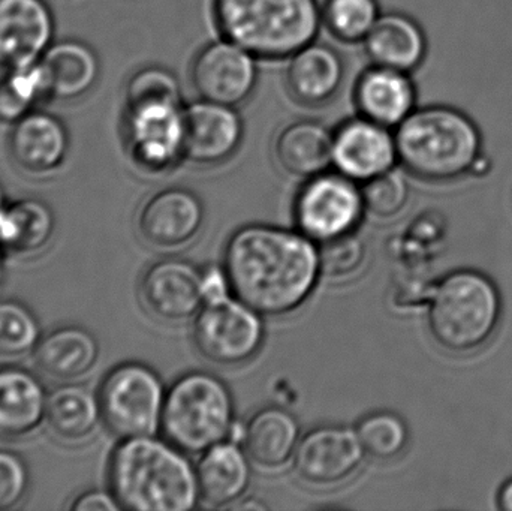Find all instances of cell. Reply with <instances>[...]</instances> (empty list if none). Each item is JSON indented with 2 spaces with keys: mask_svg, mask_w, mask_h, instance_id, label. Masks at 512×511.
<instances>
[{
  "mask_svg": "<svg viewBox=\"0 0 512 511\" xmlns=\"http://www.w3.org/2000/svg\"><path fill=\"white\" fill-rule=\"evenodd\" d=\"M237 299L262 317H285L315 293L322 276L315 240L300 230L243 225L225 245L224 264Z\"/></svg>",
  "mask_w": 512,
  "mask_h": 511,
  "instance_id": "obj_1",
  "label": "cell"
},
{
  "mask_svg": "<svg viewBox=\"0 0 512 511\" xmlns=\"http://www.w3.org/2000/svg\"><path fill=\"white\" fill-rule=\"evenodd\" d=\"M186 455L167 438H123L108 462V485L122 510L197 509V470Z\"/></svg>",
  "mask_w": 512,
  "mask_h": 511,
  "instance_id": "obj_2",
  "label": "cell"
},
{
  "mask_svg": "<svg viewBox=\"0 0 512 511\" xmlns=\"http://www.w3.org/2000/svg\"><path fill=\"white\" fill-rule=\"evenodd\" d=\"M394 135L399 164L423 182H453L469 176L484 153L477 123L450 105L415 108Z\"/></svg>",
  "mask_w": 512,
  "mask_h": 511,
  "instance_id": "obj_3",
  "label": "cell"
},
{
  "mask_svg": "<svg viewBox=\"0 0 512 511\" xmlns=\"http://www.w3.org/2000/svg\"><path fill=\"white\" fill-rule=\"evenodd\" d=\"M219 35L261 60H285L316 41L318 0H212Z\"/></svg>",
  "mask_w": 512,
  "mask_h": 511,
  "instance_id": "obj_4",
  "label": "cell"
},
{
  "mask_svg": "<svg viewBox=\"0 0 512 511\" xmlns=\"http://www.w3.org/2000/svg\"><path fill=\"white\" fill-rule=\"evenodd\" d=\"M427 303L430 336L447 353H475L489 344L501 324V291L478 270L448 273L432 288Z\"/></svg>",
  "mask_w": 512,
  "mask_h": 511,
  "instance_id": "obj_5",
  "label": "cell"
},
{
  "mask_svg": "<svg viewBox=\"0 0 512 511\" xmlns=\"http://www.w3.org/2000/svg\"><path fill=\"white\" fill-rule=\"evenodd\" d=\"M236 426L233 393L218 375L188 372L167 390L161 431L188 455H201L210 447L231 440Z\"/></svg>",
  "mask_w": 512,
  "mask_h": 511,
  "instance_id": "obj_6",
  "label": "cell"
},
{
  "mask_svg": "<svg viewBox=\"0 0 512 511\" xmlns=\"http://www.w3.org/2000/svg\"><path fill=\"white\" fill-rule=\"evenodd\" d=\"M186 104L177 99L125 102L122 140L132 164L147 174H165L185 161Z\"/></svg>",
  "mask_w": 512,
  "mask_h": 511,
  "instance_id": "obj_7",
  "label": "cell"
},
{
  "mask_svg": "<svg viewBox=\"0 0 512 511\" xmlns=\"http://www.w3.org/2000/svg\"><path fill=\"white\" fill-rule=\"evenodd\" d=\"M165 396L155 369L138 362L117 365L99 386L102 423L120 440L152 437L161 431Z\"/></svg>",
  "mask_w": 512,
  "mask_h": 511,
  "instance_id": "obj_8",
  "label": "cell"
},
{
  "mask_svg": "<svg viewBox=\"0 0 512 511\" xmlns=\"http://www.w3.org/2000/svg\"><path fill=\"white\" fill-rule=\"evenodd\" d=\"M264 341L262 315L236 296L204 303L195 317V347L212 365H245L258 356Z\"/></svg>",
  "mask_w": 512,
  "mask_h": 511,
  "instance_id": "obj_9",
  "label": "cell"
},
{
  "mask_svg": "<svg viewBox=\"0 0 512 511\" xmlns=\"http://www.w3.org/2000/svg\"><path fill=\"white\" fill-rule=\"evenodd\" d=\"M364 213L360 183L336 170L304 179L295 195V224L316 243L354 233Z\"/></svg>",
  "mask_w": 512,
  "mask_h": 511,
  "instance_id": "obj_10",
  "label": "cell"
},
{
  "mask_svg": "<svg viewBox=\"0 0 512 511\" xmlns=\"http://www.w3.org/2000/svg\"><path fill=\"white\" fill-rule=\"evenodd\" d=\"M258 60L245 48L221 36L198 50L189 78L198 98L239 108L255 95Z\"/></svg>",
  "mask_w": 512,
  "mask_h": 511,
  "instance_id": "obj_11",
  "label": "cell"
},
{
  "mask_svg": "<svg viewBox=\"0 0 512 511\" xmlns=\"http://www.w3.org/2000/svg\"><path fill=\"white\" fill-rule=\"evenodd\" d=\"M364 458L355 429L324 425L301 435L292 462L301 482L313 488H331L354 476Z\"/></svg>",
  "mask_w": 512,
  "mask_h": 511,
  "instance_id": "obj_12",
  "label": "cell"
},
{
  "mask_svg": "<svg viewBox=\"0 0 512 511\" xmlns=\"http://www.w3.org/2000/svg\"><path fill=\"white\" fill-rule=\"evenodd\" d=\"M144 308L165 323H183L197 317L204 306L203 269L183 258H161L140 279Z\"/></svg>",
  "mask_w": 512,
  "mask_h": 511,
  "instance_id": "obj_13",
  "label": "cell"
},
{
  "mask_svg": "<svg viewBox=\"0 0 512 511\" xmlns=\"http://www.w3.org/2000/svg\"><path fill=\"white\" fill-rule=\"evenodd\" d=\"M399 164L393 129L366 117H349L333 129L331 167L343 176L364 183Z\"/></svg>",
  "mask_w": 512,
  "mask_h": 511,
  "instance_id": "obj_14",
  "label": "cell"
},
{
  "mask_svg": "<svg viewBox=\"0 0 512 511\" xmlns=\"http://www.w3.org/2000/svg\"><path fill=\"white\" fill-rule=\"evenodd\" d=\"M206 207L191 189L170 186L150 195L137 216L141 239L156 249L191 245L203 230Z\"/></svg>",
  "mask_w": 512,
  "mask_h": 511,
  "instance_id": "obj_15",
  "label": "cell"
},
{
  "mask_svg": "<svg viewBox=\"0 0 512 511\" xmlns=\"http://www.w3.org/2000/svg\"><path fill=\"white\" fill-rule=\"evenodd\" d=\"M185 161L218 167L233 159L245 140V123L236 107L198 99L185 108Z\"/></svg>",
  "mask_w": 512,
  "mask_h": 511,
  "instance_id": "obj_16",
  "label": "cell"
},
{
  "mask_svg": "<svg viewBox=\"0 0 512 511\" xmlns=\"http://www.w3.org/2000/svg\"><path fill=\"white\" fill-rule=\"evenodd\" d=\"M54 30L47 0H0V69L38 63L54 42Z\"/></svg>",
  "mask_w": 512,
  "mask_h": 511,
  "instance_id": "obj_17",
  "label": "cell"
},
{
  "mask_svg": "<svg viewBox=\"0 0 512 511\" xmlns=\"http://www.w3.org/2000/svg\"><path fill=\"white\" fill-rule=\"evenodd\" d=\"M9 158L24 173L44 176L63 167L71 149L68 126L60 117L35 110L11 125Z\"/></svg>",
  "mask_w": 512,
  "mask_h": 511,
  "instance_id": "obj_18",
  "label": "cell"
},
{
  "mask_svg": "<svg viewBox=\"0 0 512 511\" xmlns=\"http://www.w3.org/2000/svg\"><path fill=\"white\" fill-rule=\"evenodd\" d=\"M345 78L342 54L331 45L313 41L289 57L285 86L297 104L319 108L336 101Z\"/></svg>",
  "mask_w": 512,
  "mask_h": 511,
  "instance_id": "obj_19",
  "label": "cell"
},
{
  "mask_svg": "<svg viewBox=\"0 0 512 511\" xmlns=\"http://www.w3.org/2000/svg\"><path fill=\"white\" fill-rule=\"evenodd\" d=\"M354 104L360 116L394 131L417 108V86L408 72L370 65L357 78Z\"/></svg>",
  "mask_w": 512,
  "mask_h": 511,
  "instance_id": "obj_20",
  "label": "cell"
},
{
  "mask_svg": "<svg viewBox=\"0 0 512 511\" xmlns=\"http://www.w3.org/2000/svg\"><path fill=\"white\" fill-rule=\"evenodd\" d=\"M39 63L53 101H78L89 95L101 78L98 53L92 45L80 39L53 42Z\"/></svg>",
  "mask_w": 512,
  "mask_h": 511,
  "instance_id": "obj_21",
  "label": "cell"
},
{
  "mask_svg": "<svg viewBox=\"0 0 512 511\" xmlns=\"http://www.w3.org/2000/svg\"><path fill=\"white\" fill-rule=\"evenodd\" d=\"M201 500L212 507H234L252 482V461L245 447L225 440L201 453L197 467Z\"/></svg>",
  "mask_w": 512,
  "mask_h": 511,
  "instance_id": "obj_22",
  "label": "cell"
},
{
  "mask_svg": "<svg viewBox=\"0 0 512 511\" xmlns=\"http://www.w3.org/2000/svg\"><path fill=\"white\" fill-rule=\"evenodd\" d=\"M363 44L372 65L408 74L423 65L429 51L423 27L403 12L382 14Z\"/></svg>",
  "mask_w": 512,
  "mask_h": 511,
  "instance_id": "obj_23",
  "label": "cell"
},
{
  "mask_svg": "<svg viewBox=\"0 0 512 511\" xmlns=\"http://www.w3.org/2000/svg\"><path fill=\"white\" fill-rule=\"evenodd\" d=\"M42 381L21 366H0V438L17 440L35 432L47 414Z\"/></svg>",
  "mask_w": 512,
  "mask_h": 511,
  "instance_id": "obj_24",
  "label": "cell"
},
{
  "mask_svg": "<svg viewBox=\"0 0 512 511\" xmlns=\"http://www.w3.org/2000/svg\"><path fill=\"white\" fill-rule=\"evenodd\" d=\"M333 129L315 119H298L279 129L273 156L289 176L309 179L331 167Z\"/></svg>",
  "mask_w": 512,
  "mask_h": 511,
  "instance_id": "obj_25",
  "label": "cell"
},
{
  "mask_svg": "<svg viewBox=\"0 0 512 511\" xmlns=\"http://www.w3.org/2000/svg\"><path fill=\"white\" fill-rule=\"evenodd\" d=\"M242 440L252 464L279 470L294 458L301 440L300 423L291 411L268 405L249 417Z\"/></svg>",
  "mask_w": 512,
  "mask_h": 511,
  "instance_id": "obj_26",
  "label": "cell"
},
{
  "mask_svg": "<svg viewBox=\"0 0 512 511\" xmlns=\"http://www.w3.org/2000/svg\"><path fill=\"white\" fill-rule=\"evenodd\" d=\"M35 362L48 377L80 380L93 371L101 347L92 332L80 326H63L42 336L36 345Z\"/></svg>",
  "mask_w": 512,
  "mask_h": 511,
  "instance_id": "obj_27",
  "label": "cell"
},
{
  "mask_svg": "<svg viewBox=\"0 0 512 511\" xmlns=\"http://www.w3.org/2000/svg\"><path fill=\"white\" fill-rule=\"evenodd\" d=\"M54 231L53 210L39 198H21L0 209V248L5 252L36 254L51 242Z\"/></svg>",
  "mask_w": 512,
  "mask_h": 511,
  "instance_id": "obj_28",
  "label": "cell"
},
{
  "mask_svg": "<svg viewBox=\"0 0 512 511\" xmlns=\"http://www.w3.org/2000/svg\"><path fill=\"white\" fill-rule=\"evenodd\" d=\"M45 420L63 440H86L102 422L98 393L80 384L57 387L48 395Z\"/></svg>",
  "mask_w": 512,
  "mask_h": 511,
  "instance_id": "obj_29",
  "label": "cell"
},
{
  "mask_svg": "<svg viewBox=\"0 0 512 511\" xmlns=\"http://www.w3.org/2000/svg\"><path fill=\"white\" fill-rule=\"evenodd\" d=\"M50 99L41 63L6 69L0 77V123L14 125Z\"/></svg>",
  "mask_w": 512,
  "mask_h": 511,
  "instance_id": "obj_30",
  "label": "cell"
},
{
  "mask_svg": "<svg viewBox=\"0 0 512 511\" xmlns=\"http://www.w3.org/2000/svg\"><path fill=\"white\" fill-rule=\"evenodd\" d=\"M358 440L366 458L376 462H391L406 452L411 440L408 425L393 411H375L358 422Z\"/></svg>",
  "mask_w": 512,
  "mask_h": 511,
  "instance_id": "obj_31",
  "label": "cell"
},
{
  "mask_svg": "<svg viewBox=\"0 0 512 511\" xmlns=\"http://www.w3.org/2000/svg\"><path fill=\"white\" fill-rule=\"evenodd\" d=\"M378 0H325L322 24L337 41L364 42L381 17Z\"/></svg>",
  "mask_w": 512,
  "mask_h": 511,
  "instance_id": "obj_32",
  "label": "cell"
},
{
  "mask_svg": "<svg viewBox=\"0 0 512 511\" xmlns=\"http://www.w3.org/2000/svg\"><path fill=\"white\" fill-rule=\"evenodd\" d=\"M41 338V324L29 306L14 299H0V356L33 353Z\"/></svg>",
  "mask_w": 512,
  "mask_h": 511,
  "instance_id": "obj_33",
  "label": "cell"
},
{
  "mask_svg": "<svg viewBox=\"0 0 512 511\" xmlns=\"http://www.w3.org/2000/svg\"><path fill=\"white\" fill-rule=\"evenodd\" d=\"M366 212L376 218L390 219L399 215L409 201L411 189L402 171L393 170L361 183Z\"/></svg>",
  "mask_w": 512,
  "mask_h": 511,
  "instance_id": "obj_34",
  "label": "cell"
},
{
  "mask_svg": "<svg viewBox=\"0 0 512 511\" xmlns=\"http://www.w3.org/2000/svg\"><path fill=\"white\" fill-rule=\"evenodd\" d=\"M322 275L333 281H346L363 270L367 260L366 242L357 231L318 243Z\"/></svg>",
  "mask_w": 512,
  "mask_h": 511,
  "instance_id": "obj_35",
  "label": "cell"
},
{
  "mask_svg": "<svg viewBox=\"0 0 512 511\" xmlns=\"http://www.w3.org/2000/svg\"><path fill=\"white\" fill-rule=\"evenodd\" d=\"M146 99H177L183 101L182 84L171 69L162 65H146L129 77L125 87V102Z\"/></svg>",
  "mask_w": 512,
  "mask_h": 511,
  "instance_id": "obj_36",
  "label": "cell"
},
{
  "mask_svg": "<svg viewBox=\"0 0 512 511\" xmlns=\"http://www.w3.org/2000/svg\"><path fill=\"white\" fill-rule=\"evenodd\" d=\"M30 474L17 453L0 450V510L17 506L29 491Z\"/></svg>",
  "mask_w": 512,
  "mask_h": 511,
  "instance_id": "obj_37",
  "label": "cell"
},
{
  "mask_svg": "<svg viewBox=\"0 0 512 511\" xmlns=\"http://www.w3.org/2000/svg\"><path fill=\"white\" fill-rule=\"evenodd\" d=\"M204 303L218 302L234 296L224 266H209L203 269Z\"/></svg>",
  "mask_w": 512,
  "mask_h": 511,
  "instance_id": "obj_38",
  "label": "cell"
},
{
  "mask_svg": "<svg viewBox=\"0 0 512 511\" xmlns=\"http://www.w3.org/2000/svg\"><path fill=\"white\" fill-rule=\"evenodd\" d=\"M69 509L72 511H119L122 510L119 501L114 497L111 491H102V489H89L78 495L72 501Z\"/></svg>",
  "mask_w": 512,
  "mask_h": 511,
  "instance_id": "obj_39",
  "label": "cell"
},
{
  "mask_svg": "<svg viewBox=\"0 0 512 511\" xmlns=\"http://www.w3.org/2000/svg\"><path fill=\"white\" fill-rule=\"evenodd\" d=\"M499 509L504 511H512V479L508 480L498 494Z\"/></svg>",
  "mask_w": 512,
  "mask_h": 511,
  "instance_id": "obj_40",
  "label": "cell"
},
{
  "mask_svg": "<svg viewBox=\"0 0 512 511\" xmlns=\"http://www.w3.org/2000/svg\"><path fill=\"white\" fill-rule=\"evenodd\" d=\"M236 509H243V510H264L267 509V506L265 504L259 503V501L254 500V498H251V500H242L240 501V504H236Z\"/></svg>",
  "mask_w": 512,
  "mask_h": 511,
  "instance_id": "obj_41",
  "label": "cell"
},
{
  "mask_svg": "<svg viewBox=\"0 0 512 511\" xmlns=\"http://www.w3.org/2000/svg\"><path fill=\"white\" fill-rule=\"evenodd\" d=\"M3 249L0 248V287H2L3 281H5V272H6V266H5V260H3Z\"/></svg>",
  "mask_w": 512,
  "mask_h": 511,
  "instance_id": "obj_42",
  "label": "cell"
},
{
  "mask_svg": "<svg viewBox=\"0 0 512 511\" xmlns=\"http://www.w3.org/2000/svg\"><path fill=\"white\" fill-rule=\"evenodd\" d=\"M6 204V195L5 191H3L2 183H0V209Z\"/></svg>",
  "mask_w": 512,
  "mask_h": 511,
  "instance_id": "obj_43",
  "label": "cell"
}]
</instances>
